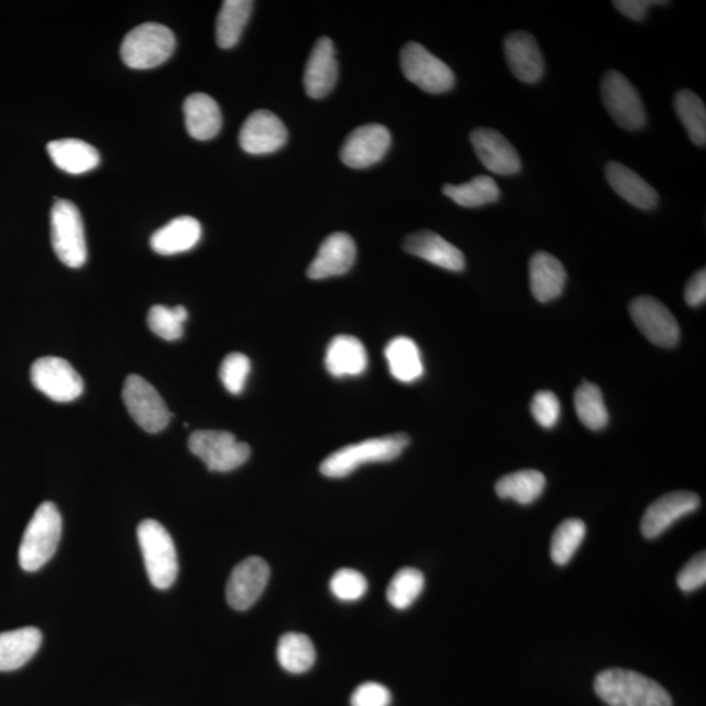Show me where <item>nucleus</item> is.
Listing matches in <instances>:
<instances>
[{"label":"nucleus","instance_id":"obj_32","mask_svg":"<svg viewBox=\"0 0 706 706\" xmlns=\"http://www.w3.org/2000/svg\"><path fill=\"white\" fill-rule=\"evenodd\" d=\"M276 656L278 665L290 673H302L312 669L315 649L307 634L286 633L278 640Z\"/></svg>","mask_w":706,"mask_h":706},{"label":"nucleus","instance_id":"obj_43","mask_svg":"<svg viewBox=\"0 0 706 706\" xmlns=\"http://www.w3.org/2000/svg\"><path fill=\"white\" fill-rule=\"evenodd\" d=\"M392 693L385 685L375 682L362 683L352 693L351 706H388Z\"/></svg>","mask_w":706,"mask_h":706},{"label":"nucleus","instance_id":"obj_18","mask_svg":"<svg viewBox=\"0 0 706 706\" xmlns=\"http://www.w3.org/2000/svg\"><path fill=\"white\" fill-rule=\"evenodd\" d=\"M356 258V245L347 233H333L322 243L308 276L314 281L340 276L351 270Z\"/></svg>","mask_w":706,"mask_h":706},{"label":"nucleus","instance_id":"obj_25","mask_svg":"<svg viewBox=\"0 0 706 706\" xmlns=\"http://www.w3.org/2000/svg\"><path fill=\"white\" fill-rule=\"evenodd\" d=\"M606 178L619 197L640 210H653L658 205V194L636 172L611 161L606 166Z\"/></svg>","mask_w":706,"mask_h":706},{"label":"nucleus","instance_id":"obj_26","mask_svg":"<svg viewBox=\"0 0 706 706\" xmlns=\"http://www.w3.org/2000/svg\"><path fill=\"white\" fill-rule=\"evenodd\" d=\"M187 133L197 140L215 138L223 126V116L218 102L206 94H194L184 103Z\"/></svg>","mask_w":706,"mask_h":706},{"label":"nucleus","instance_id":"obj_12","mask_svg":"<svg viewBox=\"0 0 706 706\" xmlns=\"http://www.w3.org/2000/svg\"><path fill=\"white\" fill-rule=\"evenodd\" d=\"M630 314L641 333L653 345L672 348L678 345L680 329L676 317L662 302L651 296H641L630 304Z\"/></svg>","mask_w":706,"mask_h":706},{"label":"nucleus","instance_id":"obj_29","mask_svg":"<svg viewBox=\"0 0 706 706\" xmlns=\"http://www.w3.org/2000/svg\"><path fill=\"white\" fill-rule=\"evenodd\" d=\"M388 369L395 380L404 384H412L424 374L423 359L420 349L412 339L398 336L385 349Z\"/></svg>","mask_w":706,"mask_h":706},{"label":"nucleus","instance_id":"obj_1","mask_svg":"<svg viewBox=\"0 0 706 706\" xmlns=\"http://www.w3.org/2000/svg\"><path fill=\"white\" fill-rule=\"evenodd\" d=\"M595 693L610 706H672L662 685L639 672L610 669L598 673Z\"/></svg>","mask_w":706,"mask_h":706},{"label":"nucleus","instance_id":"obj_15","mask_svg":"<svg viewBox=\"0 0 706 706\" xmlns=\"http://www.w3.org/2000/svg\"><path fill=\"white\" fill-rule=\"evenodd\" d=\"M287 127L269 110H257L244 122L239 132V146L250 154H268L287 144Z\"/></svg>","mask_w":706,"mask_h":706},{"label":"nucleus","instance_id":"obj_44","mask_svg":"<svg viewBox=\"0 0 706 706\" xmlns=\"http://www.w3.org/2000/svg\"><path fill=\"white\" fill-rule=\"evenodd\" d=\"M612 4L620 14L631 18L633 22H641L644 21L647 11L653 5H665L669 4V2H662V0H618V2H612Z\"/></svg>","mask_w":706,"mask_h":706},{"label":"nucleus","instance_id":"obj_30","mask_svg":"<svg viewBox=\"0 0 706 706\" xmlns=\"http://www.w3.org/2000/svg\"><path fill=\"white\" fill-rule=\"evenodd\" d=\"M252 5L251 0H225L216 21V42L222 49L237 45L248 24Z\"/></svg>","mask_w":706,"mask_h":706},{"label":"nucleus","instance_id":"obj_23","mask_svg":"<svg viewBox=\"0 0 706 706\" xmlns=\"http://www.w3.org/2000/svg\"><path fill=\"white\" fill-rule=\"evenodd\" d=\"M325 364L333 377H358L368 368L367 349L355 336H336L327 347Z\"/></svg>","mask_w":706,"mask_h":706},{"label":"nucleus","instance_id":"obj_6","mask_svg":"<svg viewBox=\"0 0 706 706\" xmlns=\"http://www.w3.org/2000/svg\"><path fill=\"white\" fill-rule=\"evenodd\" d=\"M51 244L61 262L79 269L87 262L86 232L80 211L66 199H58L51 209Z\"/></svg>","mask_w":706,"mask_h":706},{"label":"nucleus","instance_id":"obj_2","mask_svg":"<svg viewBox=\"0 0 706 706\" xmlns=\"http://www.w3.org/2000/svg\"><path fill=\"white\" fill-rule=\"evenodd\" d=\"M410 444L405 433L377 438H369L359 444L345 446L330 455L321 465L323 475L340 479L351 475L360 466L391 462L397 459Z\"/></svg>","mask_w":706,"mask_h":706},{"label":"nucleus","instance_id":"obj_19","mask_svg":"<svg viewBox=\"0 0 706 706\" xmlns=\"http://www.w3.org/2000/svg\"><path fill=\"white\" fill-rule=\"evenodd\" d=\"M504 53L510 73L518 80L534 84L542 79L544 60L535 38L528 32H515L504 41Z\"/></svg>","mask_w":706,"mask_h":706},{"label":"nucleus","instance_id":"obj_17","mask_svg":"<svg viewBox=\"0 0 706 706\" xmlns=\"http://www.w3.org/2000/svg\"><path fill=\"white\" fill-rule=\"evenodd\" d=\"M699 507V497L690 491L671 492L654 501L641 521V533L646 540L664 534L680 518L693 513Z\"/></svg>","mask_w":706,"mask_h":706},{"label":"nucleus","instance_id":"obj_24","mask_svg":"<svg viewBox=\"0 0 706 706\" xmlns=\"http://www.w3.org/2000/svg\"><path fill=\"white\" fill-rule=\"evenodd\" d=\"M200 238L202 225L198 220L179 216L153 233L151 248L160 256H176L196 248Z\"/></svg>","mask_w":706,"mask_h":706},{"label":"nucleus","instance_id":"obj_9","mask_svg":"<svg viewBox=\"0 0 706 706\" xmlns=\"http://www.w3.org/2000/svg\"><path fill=\"white\" fill-rule=\"evenodd\" d=\"M400 67L406 79L426 94H445L455 87L456 76L448 64L418 42L407 44L401 50Z\"/></svg>","mask_w":706,"mask_h":706},{"label":"nucleus","instance_id":"obj_7","mask_svg":"<svg viewBox=\"0 0 706 706\" xmlns=\"http://www.w3.org/2000/svg\"><path fill=\"white\" fill-rule=\"evenodd\" d=\"M189 449L213 472H230L250 457V446L239 443L225 431H197L189 438Z\"/></svg>","mask_w":706,"mask_h":706},{"label":"nucleus","instance_id":"obj_13","mask_svg":"<svg viewBox=\"0 0 706 706\" xmlns=\"http://www.w3.org/2000/svg\"><path fill=\"white\" fill-rule=\"evenodd\" d=\"M269 580V563L261 557H248L233 569L226 584V600L237 611L248 610L261 598Z\"/></svg>","mask_w":706,"mask_h":706},{"label":"nucleus","instance_id":"obj_14","mask_svg":"<svg viewBox=\"0 0 706 706\" xmlns=\"http://www.w3.org/2000/svg\"><path fill=\"white\" fill-rule=\"evenodd\" d=\"M392 145V135L385 126L372 123L354 129L342 147L340 159L354 170L377 164Z\"/></svg>","mask_w":706,"mask_h":706},{"label":"nucleus","instance_id":"obj_33","mask_svg":"<svg viewBox=\"0 0 706 706\" xmlns=\"http://www.w3.org/2000/svg\"><path fill=\"white\" fill-rule=\"evenodd\" d=\"M444 194L453 202L468 209L495 203L501 197L496 181L488 176H479L461 185H445Z\"/></svg>","mask_w":706,"mask_h":706},{"label":"nucleus","instance_id":"obj_38","mask_svg":"<svg viewBox=\"0 0 706 706\" xmlns=\"http://www.w3.org/2000/svg\"><path fill=\"white\" fill-rule=\"evenodd\" d=\"M187 310L184 307L173 309L154 306L148 313V326L151 332L160 336L161 339L174 342L183 338L184 323L187 320Z\"/></svg>","mask_w":706,"mask_h":706},{"label":"nucleus","instance_id":"obj_34","mask_svg":"<svg viewBox=\"0 0 706 706\" xmlns=\"http://www.w3.org/2000/svg\"><path fill=\"white\" fill-rule=\"evenodd\" d=\"M676 112L689 133L690 139L698 147L706 145V109L696 94L689 89L679 90L676 96Z\"/></svg>","mask_w":706,"mask_h":706},{"label":"nucleus","instance_id":"obj_16","mask_svg":"<svg viewBox=\"0 0 706 706\" xmlns=\"http://www.w3.org/2000/svg\"><path fill=\"white\" fill-rule=\"evenodd\" d=\"M476 157L487 170L500 176L520 173L522 163L513 145L494 128H476L470 135Z\"/></svg>","mask_w":706,"mask_h":706},{"label":"nucleus","instance_id":"obj_28","mask_svg":"<svg viewBox=\"0 0 706 706\" xmlns=\"http://www.w3.org/2000/svg\"><path fill=\"white\" fill-rule=\"evenodd\" d=\"M47 150L54 165L70 174L88 173L100 164L99 151L80 139L53 140Z\"/></svg>","mask_w":706,"mask_h":706},{"label":"nucleus","instance_id":"obj_42","mask_svg":"<svg viewBox=\"0 0 706 706\" xmlns=\"http://www.w3.org/2000/svg\"><path fill=\"white\" fill-rule=\"evenodd\" d=\"M706 582V556L698 554L678 574V586L685 593L697 591Z\"/></svg>","mask_w":706,"mask_h":706},{"label":"nucleus","instance_id":"obj_36","mask_svg":"<svg viewBox=\"0 0 706 706\" xmlns=\"http://www.w3.org/2000/svg\"><path fill=\"white\" fill-rule=\"evenodd\" d=\"M586 524L579 518H569L555 530L550 542V557L557 566H567L584 542Z\"/></svg>","mask_w":706,"mask_h":706},{"label":"nucleus","instance_id":"obj_3","mask_svg":"<svg viewBox=\"0 0 706 706\" xmlns=\"http://www.w3.org/2000/svg\"><path fill=\"white\" fill-rule=\"evenodd\" d=\"M62 536V517L53 503L45 501L24 531L18 562L25 572H36L54 556Z\"/></svg>","mask_w":706,"mask_h":706},{"label":"nucleus","instance_id":"obj_20","mask_svg":"<svg viewBox=\"0 0 706 706\" xmlns=\"http://www.w3.org/2000/svg\"><path fill=\"white\" fill-rule=\"evenodd\" d=\"M336 80H338V62H336L334 42L329 37H321L309 57L306 74H304V87L312 99H323L332 92Z\"/></svg>","mask_w":706,"mask_h":706},{"label":"nucleus","instance_id":"obj_41","mask_svg":"<svg viewBox=\"0 0 706 706\" xmlns=\"http://www.w3.org/2000/svg\"><path fill=\"white\" fill-rule=\"evenodd\" d=\"M560 401L553 392H537L531 400V413L543 429H553L560 418Z\"/></svg>","mask_w":706,"mask_h":706},{"label":"nucleus","instance_id":"obj_39","mask_svg":"<svg viewBox=\"0 0 706 706\" xmlns=\"http://www.w3.org/2000/svg\"><path fill=\"white\" fill-rule=\"evenodd\" d=\"M250 371L251 364L248 356L233 352L223 360L219 374L226 391L233 395H239L244 392Z\"/></svg>","mask_w":706,"mask_h":706},{"label":"nucleus","instance_id":"obj_5","mask_svg":"<svg viewBox=\"0 0 706 706\" xmlns=\"http://www.w3.org/2000/svg\"><path fill=\"white\" fill-rule=\"evenodd\" d=\"M176 49V37L163 24L146 23L128 32L121 45L122 61L134 70H150L165 63Z\"/></svg>","mask_w":706,"mask_h":706},{"label":"nucleus","instance_id":"obj_10","mask_svg":"<svg viewBox=\"0 0 706 706\" xmlns=\"http://www.w3.org/2000/svg\"><path fill=\"white\" fill-rule=\"evenodd\" d=\"M607 112L621 128L637 132L646 125V112L636 88L618 71H608L600 84Z\"/></svg>","mask_w":706,"mask_h":706},{"label":"nucleus","instance_id":"obj_45","mask_svg":"<svg viewBox=\"0 0 706 706\" xmlns=\"http://www.w3.org/2000/svg\"><path fill=\"white\" fill-rule=\"evenodd\" d=\"M685 302L690 307L697 308L703 306L706 300V271L699 270L686 283L684 290Z\"/></svg>","mask_w":706,"mask_h":706},{"label":"nucleus","instance_id":"obj_27","mask_svg":"<svg viewBox=\"0 0 706 706\" xmlns=\"http://www.w3.org/2000/svg\"><path fill=\"white\" fill-rule=\"evenodd\" d=\"M42 644V633L35 627L0 633V671H14L28 664Z\"/></svg>","mask_w":706,"mask_h":706},{"label":"nucleus","instance_id":"obj_40","mask_svg":"<svg viewBox=\"0 0 706 706\" xmlns=\"http://www.w3.org/2000/svg\"><path fill=\"white\" fill-rule=\"evenodd\" d=\"M330 591L334 597L342 602H356L364 597L368 591V581L355 569H340L335 572L330 581Z\"/></svg>","mask_w":706,"mask_h":706},{"label":"nucleus","instance_id":"obj_21","mask_svg":"<svg viewBox=\"0 0 706 706\" xmlns=\"http://www.w3.org/2000/svg\"><path fill=\"white\" fill-rule=\"evenodd\" d=\"M404 248L414 257L448 271H463L465 256L455 245L431 231L412 233L405 239Z\"/></svg>","mask_w":706,"mask_h":706},{"label":"nucleus","instance_id":"obj_35","mask_svg":"<svg viewBox=\"0 0 706 706\" xmlns=\"http://www.w3.org/2000/svg\"><path fill=\"white\" fill-rule=\"evenodd\" d=\"M574 408L581 423L592 431L604 430L608 423V411L604 394L597 385L584 382L574 394Z\"/></svg>","mask_w":706,"mask_h":706},{"label":"nucleus","instance_id":"obj_11","mask_svg":"<svg viewBox=\"0 0 706 706\" xmlns=\"http://www.w3.org/2000/svg\"><path fill=\"white\" fill-rule=\"evenodd\" d=\"M30 380L38 392L57 404L74 401L84 392L80 374L69 361L53 356L34 362L30 368Z\"/></svg>","mask_w":706,"mask_h":706},{"label":"nucleus","instance_id":"obj_37","mask_svg":"<svg viewBox=\"0 0 706 706\" xmlns=\"http://www.w3.org/2000/svg\"><path fill=\"white\" fill-rule=\"evenodd\" d=\"M425 586L424 574L414 568H404L394 574L388 584L386 597L397 610H406L420 597Z\"/></svg>","mask_w":706,"mask_h":706},{"label":"nucleus","instance_id":"obj_31","mask_svg":"<svg viewBox=\"0 0 706 706\" xmlns=\"http://www.w3.org/2000/svg\"><path fill=\"white\" fill-rule=\"evenodd\" d=\"M546 488V476L541 471L521 470L507 476H503L496 483L498 497L508 498L518 504H533Z\"/></svg>","mask_w":706,"mask_h":706},{"label":"nucleus","instance_id":"obj_8","mask_svg":"<svg viewBox=\"0 0 706 706\" xmlns=\"http://www.w3.org/2000/svg\"><path fill=\"white\" fill-rule=\"evenodd\" d=\"M123 401L136 424L148 433L164 431L172 413L150 382L138 374H129L123 385Z\"/></svg>","mask_w":706,"mask_h":706},{"label":"nucleus","instance_id":"obj_4","mask_svg":"<svg viewBox=\"0 0 706 706\" xmlns=\"http://www.w3.org/2000/svg\"><path fill=\"white\" fill-rule=\"evenodd\" d=\"M138 541L151 584L166 591L177 580V549L168 530L158 521L145 520L138 527Z\"/></svg>","mask_w":706,"mask_h":706},{"label":"nucleus","instance_id":"obj_22","mask_svg":"<svg viewBox=\"0 0 706 706\" xmlns=\"http://www.w3.org/2000/svg\"><path fill=\"white\" fill-rule=\"evenodd\" d=\"M567 272L562 263L546 251L536 252L530 259L531 294L540 302H548L560 297L566 288Z\"/></svg>","mask_w":706,"mask_h":706}]
</instances>
